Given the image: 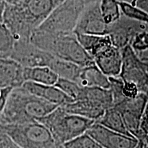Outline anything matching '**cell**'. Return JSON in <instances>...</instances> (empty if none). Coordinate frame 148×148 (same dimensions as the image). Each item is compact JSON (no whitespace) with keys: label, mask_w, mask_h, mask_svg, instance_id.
<instances>
[{"label":"cell","mask_w":148,"mask_h":148,"mask_svg":"<svg viewBox=\"0 0 148 148\" xmlns=\"http://www.w3.org/2000/svg\"><path fill=\"white\" fill-rule=\"evenodd\" d=\"M64 0H23L5 5L3 23L16 40H29L31 35Z\"/></svg>","instance_id":"obj_1"},{"label":"cell","mask_w":148,"mask_h":148,"mask_svg":"<svg viewBox=\"0 0 148 148\" xmlns=\"http://www.w3.org/2000/svg\"><path fill=\"white\" fill-rule=\"evenodd\" d=\"M58 107L29 93L21 86L14 88L9 94L2 113L1 125L21 124L38 121Z\"/></svg>","instance_id":"obj_2"},{"label":"cell","mask_w":148,"mask_h":148,"mask_svg":"<svg viewBox=\"0 0 148 148\" xmlns=\"http://www.w3.org/2000/svg\"><path fill=\"white\" fill-rule=\"evenodd\" d=\"M29 40L55 58L73 62L80 66L94 63L93 60L81 46L73 32L53 34L36 29Z\"/></svg>","instance_id":"obj_3"},{"label":"cell","mask_w":148,"mask_h":148,"mask_svg":"<svg viewBox=\"0 0 148 148\" xmlns=\"http://www.w3.org/2000/svg\"><path fill=\"white\" fill-rule=\"evenodd\" d=\"M38 121L45 125L56 140L62 145L86 133L95 123L92 120L70 114L61 106Z\"/></svg>","instance_id":"obj_4"},{"label":"cell","mask_w":148,"mask_h":148,"mask_svg":"<svg viewBox=\"0 0 148 148\" xmlns=\"http://www.w3.org/2000/svg\"><path fill=\"white\" fill-rule=\"evenodd\" d=\"M1 130L21 148H63L49 129L38 121L3 125Z\"/></svg>","instance_id":"obj_5"},{"label":"cell","mask_w":148,"mask_h":148,"mask_svg":"<svg viewBox=\"0 0 148 148\" xmlns=\"http://www.w3.org/2000/svg\"><path fill=\"white\" fill-rule=\"evenodd\" d=\"M84 5L83 0H64L36 29L53 34L73 32Z\"/></svg>","instance_id":"obj_6"},{"label":"cell","mask_w":148,"mask_h":148,"mask_svg":"<svg viewBox=\"0 0 148 148\" xmlns=\"http://www.w3.org/2000/svg\"><path fill=\"white\" fill-rule=\"evenodd\" d=\"M122 65L119 76L134 83L141 92L148 93V65L140 60L130 45L121 49Z\"/></svg>","instance_id":"obj_7"},{"label":"cell","mask_w":148,"mask_h":148,"mask_svg":"<svg viewBox=\"0 0 148 148\" xmlns=\"http://www.w3.org/2000/svg\"><path fill=\"white\" fill-rule=\"evenodd\" d=\"M147 100L148 93L140 92L134 99H125L113 106L121 114L128 132L138 140H140V119Z\"/></svg>","instance_id":"obj_8"},{"label":"cell","mask_w":148,"mask_h":148,"mask_svg":"<svg viewBox=\"0 0 148 148\" xmlns=\"http://www.w3.org/2000/svg\"><path fill=\"white\" fill-rule=\"evenodd\" d=\"M10 58L23 68H32L36 66L49 67L54 57L36 47L29 40L15 41Z\"/></svg>","instance_id":"obj_9"},{"label":"cell","mask_w":148,"mask_h":148,"mask_svg":"<svg viewBox=\"0 0 148 148\" xmlns=\"http://www.w3.org/2000/svg\"><path fill=\"white\" fill-rule=\"evenodd\" d=\"M99 1L100 0H98L85 4L73 31L74 33L98 36L108 35V26L101 15Z\"/></svg>","instance_id":"obj_10"},{"label":"cell","mask_w":148,"mask_h":148,"mask_svg":"<svg viewBox=\"0 0 148 148\" xmlns=\"http://www.w3.org/2000/svg\"><path fill=\"white\" fill-rule=\"evenodd\" d=\"M86 133L103 148H135L139 143L134 136L114 132L95 122Z\"/></svg>","instance_id":"obj_11"},{"label":"cell","mask_w":148,"mask_h":148,"mask_svg":"<svg viewBox=\"0 0 148 148\" xmlns=\"http://www.w3.org/2000/svg\"><path fill=\"white\" fill-rule=\"evenodd\" d=\"M147 25V24L134 21L121 14L117 21L108 26V35L112 45L121 50L130 45L135 35Z\"/></svg>","instance_id":"obj_12"},{"label":"cell","mask_w":148,"mask_h":148,"mask_svg":"<svg viewBox=\"0 0 148 148\" xmlns=\"http://www.w3.org/2000/svg\"><path fill=\"white\" fill-rule=\"evenodd\" d=\"M94 63L107 77L119 76L121 69V50L110 45L92 58Z\"/></svg>","instance_id":"obj_13"},{"label":"cell","mask_w":148,"mask_h":148,"mask_svg":"<svg viewBox=\"0 0 148 148\" xmlns=\"http://www.w3.org/2000/svg\"><path fill=\"white\" fill-rule=\"evenodd\" d=\"M21 86L29 93L58 106L74 101L55 86L37 84L32 82H25Z\"/></svg>","instance_id":"obj_14"},{"label":"cell","mask_w":148,"mask_h":148,"mask_svg":"<svg viewBox=\"0 0 148 148\" xmlns=\"http://www.w3.org/2000/svg\"><path fill=\"white\" fill-rule=\"evenodd\" d=\"M24 82L23 66L11 58H0V89L21 87Z\"/></svg>","instance_id":"obj_15"},{"label":"cell","mask_w":148,"mask_h":148,"mask_svg":"<svg viewBox=\"0 0 148 148\" xmlns=\"http://www.w3.org/2000/svg\"><path fill=\"white\" fill-rule=\"evenodd\" d=\"M75 83L80 87H99L109 88L110 82L108 77L92 63L89 65L81 66Z\"/></svg>","instance_id":"obj_16"},{"label":"cell","mask_w":148,"mask_h":148,"mask_svg":"<svg viewBox=\"0 0 148 148\" xmlns=\"http://www.w3.org/2000/svg\"><path fill=\"white\" fill-rule=\"evenodd\" d=\"M70 114L97 121L104 114L105 109L97 103L86 99L75 100L60 106Z\"/></svg>","instance_id":"obj_17"},{"label":"cell","mask_w":148,"mask_h":148,"mask_svg":"<svg viewBox=\"0 0 148 148\" xmlns=\"http://www.w3.org/2000/svg\"><path fill=\"white\" fill-rule=\"evenodd\" d=\"M74 34L76 36L77 40L83 49L92 58L98 53L112 45L108 35L98 36V35L79 34V33H74Z\"/></svg>","instance_id":"obj_18"},{"label":"cell","mask_w":148,"mask_h":148,"mask_svg":"<svg viewBox=\"0 0 148 148\" xmlns=\"http://www.w3.org/2000/svg\"><path fill=\"white\" fill-rule=\"evenodd\" d=\"M23 79L25 82L54 86L58 76L48 66H36L23 68Z\"/></svg>","instance_id":"obj_19"},{"label":"cell","mask_w":148,"mask_h":148,"mask_svg":"<svg viewBox=\"0 0 148 148\" xmlns=\"http://www.w3.org/2000/svg\"><path fill=\"white\" fill-rule=\"evenodd\" d=\"M86 99L102 106L105 110L113 106V99L109 88L99 87H82L77 100Z\"/></svg>","instance_id":"obj_20"},{"label":"cell","mask_w":148,"mask_h":148,"mask_svg":"<svg viewBox=\"0 0 148 148\" xmlns=\"http://www.w3.org/2000/svg\"><path fill=\"white\" fill-rule=\"evenodd\" d=\"M95 123H99L107 128L127 136H133L127 130L120 112L114 107L105 110L104 114Z\"/></svg>","instance_id":"obj_21"},{"label":"cell","mask_w":148,"mask_h":148,"mask_svg":"<svg viewBox=\"0 0 148 148\" xmlns=\"http://www.w3.org/2000/svg\"><path fill=\"white\" fill-rule=\"evenodd\" d=\"M57 74L58 77L75 82L80 71L81 66L73 62L55 58L49 66Z\"/></svg>","instance_id":"obj_22"},{"label":"cell","mask_w":148,"mask_h":148,"mask_svg":"<svg viewBox=\"0 0 148 148\" xmlns=\"http://www.w3.org/2000/svg\"><path fill=\"white\" fill-rule=\"evenodd\" d=\"M99 8L103 20L108 26L117 21L121 16L119 2L117 0H100Z\"/></svg>","instance_id":"obj_23"},{"label":"cell","mask_w":148,"mask_h":148,"mask_svg":"<svg viewBox=\"0 0 148 148\" xmlns=\"http://www.w3.org/2000/svg\"><path fill=\"white\" fill-rule=\"evenodd\" d=\"M15 40L8 27L0 23V58H10Z\"/></svg>","instance_id":"obj_24"},{"label":"cell","mask_w":148,"mask_h":148,"mask_svg":"<svg viewBox=\"0 0 148 148\" xmlns=\"http://www.w3.org/2000/svg\"><path fill=\"white\" fill-rule=\"evenodd\" d=\"M119 6L121 14L125 17L148 25V13L147 12L124 2H119Z\"/></svg>","instance_id":"obj_25"},{"label":"cell","mask_w":148,"mask_h":148,"mask_svg":"<svg viewBox=\"0 0 148 148\" xmlns=\"http://www.w3.org/2000/svg\"><path fill=\"white\" fill-rule=\"evenodd\" d=\"M54 86L59 88L61 91L63 92L68 97L73 99L74 101L78 99L81 90H82V87H80L77 83L69 79L61 78V77H58Z\"/></svg>","instance_id":"obj_26"},{"label":"cell","mask_w":148,"mask_h":148,"mask_svg":"<svg viewBox=\"0 0 148 148\" xmlns=\"http://www.w3.org/2000/svg\"><path fill=\"white\" fill-rule=\"evenodd\" d=\"M62 146L63 148H103L86 133L64 143Z\"/></svg>","instance_id":"obj_27"},{"label":"cell","mask_w":148,"mask_h":148,"mask_svg":"<svg viewBox=\"0 0 148 148\" xmlns=\"http://www.w3.org/2000/svg\"><path fill=\"white\" fill-rule=\"evenodd\" d=\"M130 46L136 54L148 51V25L135 35Z\"/></svg>","instance_id":"obj_28"},{"label":"cell","mask_w":148,"mask_h":148,"mask_svg":"<svg viewBox=\"0 0 148 148\" xmlns=\"http://www.w3.org/2000/svg\"><path fill=\"white\" fill-rule=\"evenodd\" d=\"M122 94L125 99H134L140 92L139 88L134 83L128 81H123Z\"/></svg>","instance_id":"obj_29"},{"label":"cell","mask_w":148,"mask_h":148,"mask_svg":"<svg viewBox=\"0 0 148 148\" xmlns=\"http://www.w3.org/2000/svg\"><path fill=\"white\" fill-rule=\"evenodd\" d=\"M140 140L139 141H143L148 139V100L146 103L143 113L142 114L140 122Z\"/></svg>","instance_id":"obj_30"},{"label":"cell","mask_w":148,"mask_h":148,"mask_svg":"<svg viewBox=\"0 0 148 148\" xmlns=\"http://www.w3.org/2000/svg\"><path fill=\"white\" fill-rule=\"evenodd\" d=\"M0 148H21L0 128Z\"/></svg>","instance_id":"obj_31"},{"label":"cell","mask_w":148,"mask_h":148,"mask_svg":"<svg viewBox=\"0 0 148 148\" xmlns=\"http://www.w3.org/2000/svg\"><path fill=\"white\" fill-rule=\"evenodd\" d=\"M119 2H124L139 8L148 13V0H117Z\"/></svg>","instance_id":"obj_32"},{"label":"cell","mask_w":148,"mask_h":148,"mask_svg":"<svg viewBox=\"0 0 148 148\" xmlns=\"http://www.w3.org/2000/svg\"><path fill=\"white\" fill-rule=\"evenodd\" d=\"M12 89H13L12 88H5L0 89V115L2 113L9 94L10 93Z\"/></svg>","instance_id":"obj_33"},{"label":"cell","mask_w":148,"mask_h":148,"mask_svg":"<svg viewBox=\"0 0 148 148\" xmlns=\"http://www.w3.org/2000/svg\"><path fill=\"white\" fill-rule=\"evenodd\" d=\"M6 3L3 0H0V23H2L3 21V14L5 8Z\"/></svg>","instance_id":"obj_34"},{"label":"cell","mask_w":148,"mask_h":148,"mask_svg":"<svg viewBox=\"0 0 148 148\" xmlns=\"http://www.w3.org/2000/svg\"><path fill=\"white\" fill-rule=\"evenodd\" d=\"M138 57L142 62H143L144 63L148 65V51H145V52L140 53L137 54Z\"/></svg>","instance_id":"obj_35"},{"label":"cell","mask_w":148,"mask_h":148,"mask_svg":"<svg viewBox=\"0 0 148 148\" xmlns=\"http://www.w3.org/2000/svg\"><path fill=\"white\" fill-rule=\"evenodd\" d=\"M3 1L8 4H14V3H17L20 1H23V0H3Z\"/></svg>","instance_id":"obj_36"},{"label":"cell","mask_w":148,"mask_h":148,"mask_svg":"<svg viewBox=\"0 0 148 148\" xmlns=\"http://www.w3.org/2000/svg\"><path fill=\"white\" fill-rule=\"evenodd\" d=\"M142 148H148V143L146 140L142 141Z\"/></svg>","instance_id":"obj_37"},{"label":"cell","mask_w":148,"mask_h":148,"mask_svg":"<svg viewBox=\"0 0 148 148\" xmlns=\"http://www.w3.org/2000/svg\"><path fill=\"white\" fill-rule=\"evenodd\" d=\"M83 1H84L85 4H86V3H90V2H92V1H98V0H83Z\"/></svg>","instance_id":"obj_38"},{"label":"cell","mask_w":148,"mask_h":148,"mask_svg":"<svg viewBox=\"0 0 148 148\" xmlns=\"http://www.w3.org/2000/svg\"><path fill=\"white\" fill-rule=\"evenodd\" d=\"M135 148H142V141H139V143Z\"/></svg>","instance_id":"obj_39"},{"label":"cell","mask_w":148,"mask_h":148,"mask_svg":"<svg viewBox=\"0 0 148 148\" xmlns=\"http://www.w3.org/2000/svg\"><path fill=\"white\" fill-rule=\"evenodd\" d=\"M1 123H0V128H1Z\"/></svg>","instance_id":"obj_40"},{"label":"cell","mask_w":148,"mask_h":148,"mask_svg":"<svg viewBox=\"0 0 148 148\" xmlns=\"http://www.w3.org/2000/svg\"><path fill=\"white\" fill-rule=\"evenodd\" d=\"M146 141H147V143H148V139H147V140H146Z\"/></svg>","instance_id":"obj_41"}]
</instances>
